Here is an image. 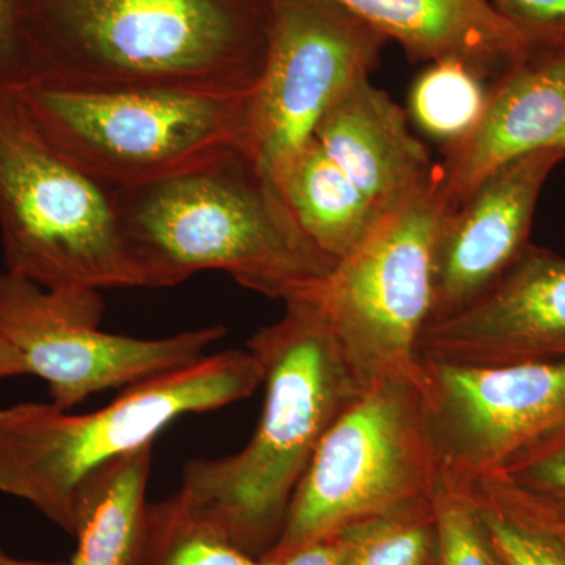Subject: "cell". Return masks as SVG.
Wrapping results in <instances>:
<instances>
[{
	"mask_svg": "<svg viewBox=\"0 0 565 565\" xmlns=\"http://www.w3.org/2000/svg\"><path fill=\"white\" fill-rule=\"evenodd\" d=\"M13 87L40 131L111 192L193 172L232 151L247 154L250 93Z\"/></svg>",
	"mask_w": 565,
	"mask_h": 565,
	"instance_id": "8992f818",
	"label": "cell"
},
{
	"mask_svg": "<svg viewBox=\"0 0 565 565\" xmlns=\"http://www.w3.org/2000/svg\"><path fill=\"white\" fill-rule=\"evenodd\" d=\"M273 14L274 0H20L21 84L248 95Z\"/></svg>",
	"mask_w": 565,
	"mask_h": 565,
	"instance_id": "6da1fadb",
	"label": "cell"
},
{
	"mask_svg": "<svg viewBox=\"0 0 565 565\" xmlns=\"http://www.w3.org/2000/svg\"><path fill=\"white\" fill-rule=\"evenodd\" d=\"M341 544L338 537L327 539L294 553L281 565H340Z\"/></svg>",
	"mask_w": 565,
	"mask_h": 565,
	"instance_id": "4316f807",
	"label": "cell"
},
{
	"mask_svg": "<svg viewBox=\"0 0 565 565\" xmlns=\"http://www.w3.org/2000/svg\"><path fill=\"white\" fill-rule=\"evenodd\" d=\"M29 375L24 360L6 340L0 338V379Z\"/></svg>",
	"mask_w": 565,
	"mask_h": 565,
	"instance_id": "83f0119b",
	"label": "cell"
},
{
	"mask_svg": "<svg viewBox=\"0 0 565 565\" xmlns=\"http://www.w3.org/2000/svg\"><path fill=\"white\" fill-rule=\"evenodd\" d=\"M481 76L456 61L430 63L415 81L411 111L427 136L445 147L462 140L484 111L487 93Z\"/></svg>",
	"mask_w": 565,
	"mask_h": 565,
	"instance_id": "7402d4cb",
	"label": "cell"
},
{
	"mask_svg": "<svg viewBox=\"0 0 565 565\" xmlns=\"http://www.w3.org/2000/svg\"><path fill=\"white\" fill-rule=\"evenodd\" d=\"M533 50H565V0H490Z\"/></svg>",
	"mask_w": 565,
	"mask_h": 565,
	"instance_id": "d4e9b609",
	"label": "cell"
},
{
	"mask_svg": "<svg viewBox=\"0 0 565 565\" xmlns=\"http://www.w3.org/2000/svg\"><path fill=\"white\" fill-rule=\"evenodd\" d=\"M427 429L441 473L473 481L565 426V359L508 366L422 360Z\"/></svg>",
	"mask_w": 565,
	"mask_h": 565,
	"instance_id": "8fae6325",
	"label": "cell"
},
{
	"mask_svg": "<svg viewBox=\"0 0 565 565\" xmlns=\"http://www.w3.org/2000/svg\"><path fill=\"white\" fill-rule=\"evenodd\" d=\"M315 139L382 214L437 174L429 151L408 128L405 111L370 79L353 85L323 115Z\"/></svg>",
	"mask_w": 565,
	"mask_h": 565,
	"instance_id": "9a60e30c",
	"label": "cell"
},
{
	"mask_svg": "<svg viewBox=\"0 0 565 565\" xmlns=\"http://www.w3.org/2000/svg\"><path fill=\"white\" fill-rule=\"evenodd\" d=\"M448 211L435 180L386 212L311 294L362 390L422 384L419 338L433 318L434 245Z\"/></svg>",
	"mask_w": 565,
	"mask_h": 565,
	"instance_id": "ba28073f",
	"label": "cell"
},
{
	"mask_svg": "<svg viewBox=\"0 0 565 565\" xmlns=\"http://www.w3.org/2000/svg\"><path fill=\"white\" fill-rule=\"evenodd\" d=\"M503 565H565V516L500 476L462 481Z\"/></svg>",
	"mask_w": 565,
	"mask_h": 565,
	"instance_id": "d6986e66",
	"label": "cell"
},
{
	"mask_svg": "<svg viewBox=\"0 0 565 565\" xmlns=\"http://www.w3.org/2000/svg\"><path fill=\"white\" fill-rule=\"evenodd\" d=\"M386 41L334 0H274L266 63L248 96L247 156L277 188L323 115L370 79Z\"/></svg>",
	"mask_w": 565,
	"mask_h": 565,
	"instance_id": "30bf717a",
	"label": "cell"
},
{
	"mask_svg": "<svg viewBox=\"0 0 565 565\" xmlns=\"http://www.w3.org/2000/svg\"><path fill=\"white\" fill-rule=\"evenodd\" d=\"M493 475L565 516V426L526 446Z\"/></svg>",
	"mask_w": 565,
	"mask_h": 565,
	"instance_id": "cb8c5ba5",
	"label": "cell"
},
{
	"mask_svg": "<svg viewBox=\"0 0 565 565\" xmlns=\"http://www.w3.org/2000/svg\"><path fill=\"white\" fill-rule=\"evenodd\" d=\"M334 537L343 552L340 565H435L434 498L353 523Z\"/></svg>",
	"mask_w": 565,
	"mask_h": 565,
	"instance_id": "44dd1931",
	"label": "cell"
},
{
	"mask_svg": "<svg viewBox=\"0 0 565 565\" xmlns=\"http://www.w3.org/2000/svg\"><path fill=\"white\" fill-rule=\"evenodd\" d=\"M262 384V366L247 349L204 355L126 386L90 414L52 403L0 408V492L73 534L82 486L96 470L152 446L174 419L239 403Z\"/></svg>",
	"mask_w": 565,
	"mask_h": 565,
	"instance_id": "277c9868",
	"label": "cell"
},
{
	"mask_svg": "<svg viewBox=\"0 0 565 565\" xmlns=\"http://www.w3.org/2000/svg\"><path fill=\"white\" fill-rule=\"evenodd\" d=\"M399 43L411 61H456L494 81L533 47L490 0H334Z\"/></svg>",
	"mask_w": 565,
	"mask_h": 565,
	"instance_id": "2e32d148",
	"label": "cell"
},
{
	"mask_svg": "<svg viewBox=\"0 0 565 565\" xmlns=\"http://www.w3.org/2000/svg\"><path fill=\"white\" fill-rule=\"evenodd\" d=\"M537 151L565 156V50H533L492 82L481 118L437 167L448 210L494 170Z\"/></svg>",
	"mask_w": 565,
	"mask_h": 565,
	"instance_id": "5bb4252c",
	"label": "cell"
},
{
	"mask_svg": "<svg viewBox=\"0 0 565 565\" xmlns=\"http://www.w3.org/2000/svg\"><path fill=\"white\" fill-rule=\"evenodd\" d=\"M0 565H70L66 563H44V561H24L7 555L0 546Z\"/></svg>",
	"mask_w": 565,
	"mask_h": 565,
	"instance_id": "f1b7e54d",
	"label": "cell"
},
{
	"mask_svg": "<svg viewBox=\"0 0 565 565\" xmlns=\"http://www.w3.org/2000/svg\"><path fill=\"white\" fill-rule=\"evenodd\" d=\"M114 196L158 288L222 270L250 291L289 302L318 292L338 263L300 228L280 189L244 151Z\"/></svg>",
	"mask_w": 565,
	"mask_h": 565,
	"instance_id": "3957f363",
	"label": "cell"
},
{
	"mask_svg": "<svg viewBox=\"0 0 565 565\" xmlns=\"http://www.w3.org/2000/svg\"><path fill=\"white\" fill-rule=\"evenodd\" d=\"M152 446L104 465L82 486L70 565H140L147 539Z\"/></svg>",
	"mask_w": 565,
	"mask_h": 565,
	"instance_id": "e0dca14e",
	"label": "cell"
},
{
	"mask_svg": "<svg viewBox=\"0 0 565 565\" xmlns=\"http://www.w3.org/2000/svg\"><path fill=\"white\" fill-rule=\"evenodd\" d=\"M564 161L556 151L514 159L445 212L435 236L430 321L475 302L511 269L531 244L545 182Z\"/></svg>",
	"mask_w": 565,
	"mask_h": 565,
	"instance_id": "4fadbf2b",
	"label": "cell"
},
{
	"mask_svg": "<svg viewBox=\"0 0 565 565\" xmlns=\"http://www.w3.org/2000/svg\"><path fill=\"white\" fill-rule=\"evenodd\" d=\"M0 236L7 273L46 289L151 288L114 192L79 169L0 81Z\"/></svg>",
	"mask_w": 565,
	"mask_h": 565,
	"instance_id": "5b68a950",
	"label": "cell"
},
{
	"mask_svg": "<svg viewBox=\"0 0 565 565\" xmlns=\"http://www.w3.org/2000/svg\"><path fill=\"white\" fill-rule=\"evenodd\" d=\"M418 353L471 367L565 359V258L527 245L489 291L427 323Z\"/></svg>",
	"mask_w": 565,
	"mask_h": 565,
	"instance_id": "7c38bea8",
	"label": "cell"
},
{
	"mask_svg": "<svg viewBox=\"0 0 565 565\" xmlns=\"http://www.w3.org/2000/svg\"><path fill=\"white\" fill-rule=\"evenodd\" d=\"M300 228L326 255L340 262L373 233L385 214L311 139L278 181Z\"/></svg>",
	"mask_w": 565,
	"mask_h": 565,
	"instance_id": "ac0fdd59",
	"label": "cell"
},
{
	"mask_svg": "<svg viewBox=\"0 0 565 565\" xmlns=\"http://www.w3.org/2000/svg\"><path fill=\"white\" fill-rule=\"evenodd\" d=\"M247 349L266 388L255 434L239 452L185 463L180 493L262 559L316 449L363 390L313 296L285 302L281 318L253 334Z\"/></svg>",
	"mask_w": 565,
	"mask_h": 565,
	"instance_id": "7a4b0ae2",
	"label": "cell"
},
{
	"mask_svg": "<svg viewBox=\"0 0 565 565\" xmlns=\"http://www.w3.org/2000/svg\"><path fill=\"white\" fill-rule=\"evenodd\" d=\"M18 6L20 0H0V81L11 85L22 81Z\"/></svg>",
	"mask_w": 565,
	"mask_h": 565,
	"instance_id": "484cf974",
	"label": "cell"
},
{
	"mask_svg": "<svg viewBox=\"0 0 565 565\" xmlns=\"http://www.w3.org/2000/svg\"><path fill=\"white\" fill-rule=\"evenodd\" d=\"M140 565H281L259 559L234 544L217 523L181 493L148 508Z\"/></svg>",
	"mask_w": 565,
	"mask_h": 565,
	"instance_id": "ffe728a7",
	"label": "cell"
},
{
	"mask_svg": "<svg viewBox=\"0 0 565 565\" xmlns=\"http://www.w3.org/2000/svg\"><path fill=\"white\" fill-rule=\"evenodd\" d=\"M104 305L93 289H46L0 274V338L46 382L51 403L71 411L93 394L126 388L196 362L226 327L134 338L102 329Z\"/></svg>",
	"mask_w": 565,
	"mask_h": 565,
	"instance_id": "9c48e42d",
	"label": "cell"
},
{
	"mask_svg": "<svg viewBox=\"0 0 565 565\" xmlns=\"http://www.w3.org/2000/svg\"><path fill=\"white\" fill-rule=\"evenodd\" d=\"M440 479L419 386H367L322 438L262 559L282 563L353 523L433 500Z\"/></svg>",
	"mask_w": 565,
	"mask_h": 565,
	"instance_id": "52a82bcc",
	"label": "cell"
},
{
	"mask_svg": "<svg viewBox=\"0 0 565 565\" xmlns=\"http://www.w3.org/2000/svg\"><path fill=\"white\" fill-rule=\"evenodd\" d=\"M434 505L438 539L435 565H503L462 481L441 473Z\"/></svg>",
	"mask_w": 565,
	"mask_h": 565,
	"instance_id": "603a6c76",
	"label": "cell"
}]
</instances>
